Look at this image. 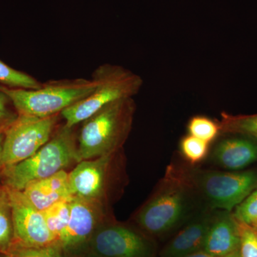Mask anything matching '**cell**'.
Segmentation results:
<instances>
[{
	"label": "cell",
	"instance_id": "7a4b0ae2",
	"mask_svg": "<svg viewBox=\"0 0 257 257\" xmlns=\"http://www.w3.org/2000/svg\"><path fill=\"white\" fill-rule=\"evenodd\" d=\"M135 111L133 98L104 106L83 121L77 137L80 161L114 154L127 138Z\"/></svg>",
	"mask_w": 257,
	"mask_h": 257
},
{
	"label": "cell",
	"instance_id": "d6986e66",
	"mask_svg": "<svg viewBox=\"0 0 257 257\" xmlns=\"http://www.w3.org/2000/svg\"><path fill=\"white\" fill-rule=\"evenodd\" d=\"M219 125L221 134H243L257 138V114L232 116L222 113Z\"/></svg>",
	"mask_w": 257,
	"mask_h": 257
},
{
	"label": "cell",
	"instance_id": "d4e9b609",
	"mask_svg": "<svg viewBox=\"0 0 257 257\" xmlns=\"http://www.w3.org/2000/svg\"><path fill=\"white\" fill-rule=\"evenodd\" d=\"M18 116V113L10 98L0 92V133H4Z\"/></svg>",
	"mask_w": 257,
	"mask_h": 257
},
{
	"label": "cell",
	"instance_id": "4316f807",
	"mask_svg": "<svg viewBox=\"0 0 257 257\" xmlns=\"http://www.w3.org/2000/svg\"><path fill=\"white\" fill-rule=\"evenodd\" d=\"M3 139H4V133H0V176L3 172V165H2V153H3Z\"/></svg>",
	"mask_w": 257,
	"mask_h": 257
},
{
	"label": "cell",
	"instance_id": "83f0119b",
	"mask_svg": "<svg viewBox=\"0 0 257 257\" xmlns=\"http://www.w3.org/2000/svg\"><path fill=\"white\" fill-rule=\"evenodd\" d=\"M0 257H8L6 256V255L2 254V253H0Z\"/></svg>",
	"mask_w": 257,
	"mask_h": 257
},
{
	"label": "cell",
	"instance_id": "44dd1931",
	"mask_svg": "<svg viewBox=\"0 0 257 257\" xmlns=\"http://www.w3.org/2000/svg\"><path fill=\"white\" fill-rule=\"evenodd\" d=\"M209 143L192 135H187L181 140L179 149L182 156L191 164L202 162L207 156Z\"/></svg>",
	"mask_w": 257,
	"mask_h": 257
},
{
	"label": "cell",
	"instance_id": "f546056e",
	"mask_svg": "<svg viewBox=\"0 0 257 257\" xmlns=\"http://www.w3.org/2000/svg\"><path fill=\"white\" fill-rule=\"evenodd\" d=\"M89 257H97V256H94V255H92V256H89Z\"/></svg>",
	"mask_w": 257,
	"mask_h": 257
},
{
	"label": "cell",
	"instance_id": "4fadbf2b",
	"mask_svg": "<svg viewBox=\"0 0 257 257\" xmlns=\"http://www.w3.org/2000/svg\"><path fill=\"white\" fill-rule=\"evenodd\" d=\"M214 211L204 208L163 248L160 257H184L202 251Z\"/></svg>",
	"mask_w": 257,
	"mask_h": 257
},
{
	"label": "cell",
	"instance_id": "8992f818",
	"mask_svg": "<svg viewBox=\"0 0 257 257\" xmlns=\"http://www.w3.org/2000/svg\"><path fill=\"white\" fill-rule=\"evenodd\" d=\"M187 172L196 192L211 210L232 212L257 189V170Z\"/></svg>",
	"mask_w": 257,
	"mask_h": 257
},
{
	"label": "cell",
	"instance_id": "484cf974",
	"mask_svg": "<svg viewBox=\"0 0 257 257\" xmlns=\"http://www.w3.org/2000/svg\"><path fill=\"white\" fill-rule=\"evenodd\" d=\"M184 257H240V255L239 251L224 256H213V255L209 254V253L204 252V251H199V252L192 253V254L188 255V256Z\"/></svg>",
	"mask_w": 257,
	"mask_h": 257
},
{
	"label": "cell",
	"instance_id": "8fae6325",
	"mask_svg": "<svg viewBox=\"0 0 257 257\" xmlns=\"http://www.w3.org/2000/svg\"><path fill=\"white\" fill-rule=\"evenodd\" d=\"M114 154L82 160L68 173V185L73 197L101 201L105 194L107 172Z\"/></svg>",
	"mask_w": 257,
	"mask_h": 257
},
{
	"label": "cell",
	"instance_id": "30bf717a",
	"mask_svg": "<svg viewBox=\"0 0 257 257\" xmlns=\"http://www.w3.org/2000/svg\"><path fill=\"white\" fill-rule=\"evenodd\" d=\"M101 201L72 197L70 216L59 243L62 251L74 252L89 243L102 215Z\"/></svg>",
	"mask_w": 257,
	"mask_h": 257
},
{
	"label": "cell",
	"instance_id": "3957f363",
	"mask_svg": "<svg viewBox=\"0 0 257 257\" xmlns=\"http://www.w3.org/2000/svg\"><path fill=\"white\" fill-rule=\"evenodd\" d=\"M74 128L61 126L50 140L32 157L3 169V186L14 190L23 191L29 184L50 177L73 162H80L77 138Z\"/></svg>",
	"mask_w": 257,
	"mask_h": 257
},
{
	"label": "cell",
	"instance_id": "ba28073f",
	"mask_svg": "<svg viewBox=\"0 0 257 257\" xmlns=\"http://www.w3.org/2000/svg\"><path fill=\"white\" fill-rule=\"evenodd\" d=\"M5 189L11 207L15 243L34 247L58 245L42 211L34 207L21 191Z\"/></svg>",
	"mask_w": 257,
	"mask_h": 257
},
{
	"label": "cell",
	"instance_id": "6da1fadb",
	"mask_svg": "<svg viewBox=\"0 0 257 257\" xmlns=\"http://www.w3.org/2000/svg\"><path fill=\"white\" fill-rule=\"evenodd\" d=\"M197 196L187 172L172 169L139 212L138 224L154 236L167 234L194 215Z\"/></svg>",
	"mask_w": 257,
	"mask_h": 257
},
{
	"label": "cell",
	"instance_id": "e0dca14e",
	"mask_svg": "<svg viewBox=\"0 0 257 257\" xmlns=\"http://www.w3.org/2000/svg\"><path fill=\"white\" fill-rule=\"evenodd\" d=\"M15 243L11 207L4 186L0 188V253L7 255Z\"/></svg>",
	"mask_w": 257,
	"mask_h": 257
},
{
	"label": "cell",
	"instance_id": "52a82bcc",
	"mask_svg": "<svg viewBox=\"0 0 257 257\" xmlns=\"http://www.w3.org/2000/svg\"><path fill=\"white\" fill-rule=\"evenodd\" d=\"M58 119L59 114L47 117L18 114L4 133L3 170L35 155L55 133Z\"/></svg>",
	"mask_w": 257,
	"mask_h": 257
},
{
	"label": "cell",
	"instance_id": "cb8c5ba5",
	"mask_svg": "<svg viewBox=\"0 0 257 257\" xmlns=\"http://www.w3.org/2000/svg\"><path fill=\"white\" fill-rule=\"evenodd\" d=\"M239 223L240 257H257V229Z\"/></svg>",
	"mask_w": 257,
	"mask_h": 257
},
{
	"label": "cell",
	"instance_id": "ac0fdd59",
	"mask_svg": "<svg viewBox=\"0 0 257 257\" xmlns=\"http://www.w3.org/2000/svg\"><path fill=\"white\" fill-rule=\"evenodd\" d=\"M0 84L10 88L35 89L42 83L28 73L19 71L0 60Z\"/></svg>",
	"mask_w": 257,
	"mask_h": 257
},
{
	"label": "cell",
	"instance_id": "9a60e30c",
	"mask_svg": "<svg viewBox=\"0 0 257 257\" xmlns=\"http://www.w3.org/2000/svg\"><path fill=\"white\" fill-rule=\"evenodd\" d=\"M21 192L34 207L41 211L56 202L73 197L69 189L68 173L64 170L29 184Z\"/></svg>",
	"mask_w": 257,
	"mask_h": 257
},
{
	"label": "cell",
	"instance_id": "9c48e42d",
	"mask_svg": "<svg viewBox=\"0 0 257 257\" xmlns=\"http://www.w3.org/2000/svg\"><path fill=\"white\" fill-rule=\"evenodd\" d=\"M97 257H155L153 243L135 230L113 225L97 229L89 241Z\"/></svg>",
	"mask_w": 257,
	"mask_h": 257
},
{
	"label": "cell",
	"instance_id": "5b68a950",
	"mask_svg": "<svg viewBox=\"0 0 257 257\" xmlns=\"http://www.w3.org/2000/svg\"><path fill=\"white\" fill-rule=\"evenodd\" d=\"M92 79L84 78L49 81L38 89L10 88L0 84L13 102L18 114L47 117L62 111L84 99L94 90Z\"/></svg>",
	"mask_w": 257,
	"mask_h": 257
},
{
	"label": "cell",
	"instance_id": "f1b7e54d",
	"mask_svg": "<svg viewBox=\"0 0 257 257\" xmlns=\"http://www.w3.org/2000/svg\"><path fill=\"white\" fill-rule=\"evenodd\" d=\"M253 227H254V228H255V229H257V223H256V224L253 225Z\"/></svg>",
	"mask_w": 257,
	"mask_h": 257
},
{
	"label": "cell",
	"instance_id": "603a6c76",
	"mask_svg": "<svg viewBox=\"0 0 257 257\" xmlns=\"http://www.w3.org/2000/svg\"><path fill=\"white\" fill-rule=\"evenodd\" d=\"M235 219L253 226L257 223V189L234 209Z\"/></svg>",
	"mask_w": 257,
	"mask_h": 257
},
{
	"label": "cell",
	"instance_id": "7c38bea8",
	"mask_svg": "<svg viewBox=\"0 0 257 257\" xmlns=\"http://www.w3.org/2000/svg\"><path fill=\"white\" fill-rule=\"evenodd\" d=\"M229 135L216 143L212 160L218 165L231 171L244 170L257 162V138L243 134Z\"/></svg>",
	"mask_w": 257,
	"mask_h": 257
},
{
	"label": "cell",
	"instance_id": "7402d4cb",
	"mask_svg": "<svg viewBox=\"0 0 257 257\" xmlns=\"http://www.w3.org/2000/svg\"><path fill=\"white\" fill-rule=\"evenodd\" d=\"M8 257H64L62 249L58 245L27 246L15 243L6 255Z\"/></svg>",
	"mask_w": 257,
	"mask_h": 257
},
{
	"label": "cell",
	"instance_id": "5bb4252c",
	"mask_svg": "<svg viewBox=\"0 0 257 257\" xmlns=\"http://www.w3.org/2000/svg\"><path fill=\"white\" fill-rule=\"evenodd\" d=\"M239 221L231 211L216 210L202 251L213 256H224L239 251Z\"/></svg>",
	"mask_w": 257,
	"mask_h": 257
},
{
	"label": "cell",
	"instance_id": "2e32d148",
	"mask_svg": "<svg viewBox=\"0 0 257 257\" xmlns=\"http://www.w3.org/2000/svg\"><path fill=\"white\" fill-rule=\"evenodd\" d=\"M60 201L42 211L44 217L50 232L55 236L57 244L65 232L70 216V200Z\"/></svg>",
	"mask_w": 257,
	"mask_h": 257
},
{
	"label": "cell",
	"instance_id": "277c9868",
	"mask_svg": "<svg viewBox=\"0 0 257 257\" xmlns=\"http://www.w3.org/2000/svg\"><path fill=\"white\" fill-rule=\"evenodd\" d=\"M92 80L95 84L94 90L61 112L64 126L74 127L107 104L133 98L143 84V79L138 74L121 66L110 64L96 67Z\"/></svg>",
	"mask_w": 257,
	"mask_h": 257
},
{
	"label": "cell",
	"instance_id": "ffe728a7",
	"mask_svg": "<svg viewBox=\"0 0 257 257\" xmlns=\"http://www.w3.org/2000/svg\"><path fill=\"white\" fill-rule=\"evenodd\" d=\"M188 135L203 141L210 143L219 135L221 128L219 122L217 123L205 116H194L189 120L187 124Z\"/></svg>",
	"mask_w": 257,
	"mask_h": 257
}]
</instances>
